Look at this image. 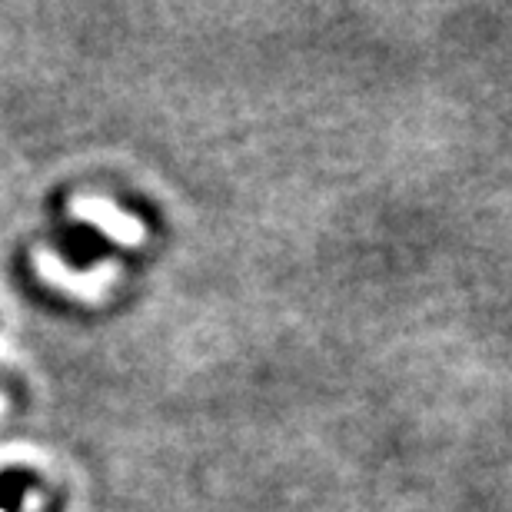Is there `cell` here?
Returning a JSON list of instances; mask_svg holds the SVG:
<instances>
[{
	"label": "cell",
	"mask_w": 512,
	"mask_h": 512,
	"mask_svg": "<svg viewBox=\"0 0 512 512\" xmlns=\"http://www.w3.org/2000/svg\"><path fill=\"white\" fill-rule=\"evenodd\" d=\"M30 489H37L34 473H24V469H7V473H0V509L17 512Z\"/></svg>",
	"instance_id": "2"
},
{
	"label": "cell",
	"mask_w": 512,
	"mask_h": 512,
	"mask_svg": "<svg viewBox=\"0 0 512 512\" xmlns=\"http://www.w3.org/2000/svg\"><path fill=\"white\" fill-rule=\"evenodd\" d=\"M107 237H100L94 227H87V223H67V227L57 230L54 237V247L60 250L67 263L80 266V270H87L90 263L100 260V256L107 253Z\"/></svg>",
	"instance_id": "1"
}]
</instances>
